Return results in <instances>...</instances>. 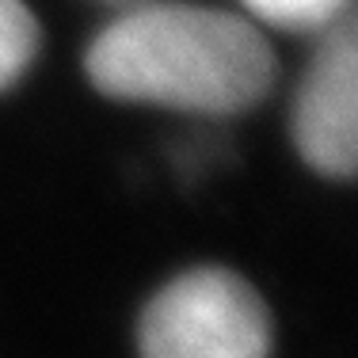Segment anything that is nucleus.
Listing matches in <instances>:
<instances>
[{"label":"nucleus","instance_id":"obj_1","mask_svg":"<svg viewBox=\"0 0 358 358\" xmlns=\"http://www.w3.org/2000/svg\"><path fill=\"white\" fill-rule=\"evenodd\" d=\"M84 65L110 99L199 115H236L275 80L271 46L248 20L194 4H152L115 20Z\"/></svg>","mask_w":358,"mask_h":358},{"label":"nucleus","instance_id":"obj_2","mask_svg":"<svg viewBox=\"0 0 358 358\" xmlns=\"http://www.w3.org/2000/svg\"><path fill=\"white\" fill-rule=\"evenodd\" d=\"M138 343L141 358H267L271 317L241 275L199 267L149 301Z\"/></svg>","mask_w":358,"mask_h":358},{"label":"nucleus","instance_id":"obj_3","mask_svg":"<svg viewBox=\"0 0 358 358\" xmlns=\"http://www.w3.org/2000/svg\"><path fill=\"white\" fill-rule=\"evenodd\" d=\"M294 141L324 176H358V15L324 27L294 99Z\"/></svg>","mask_w":358,"mask_h":358},{"label":"nucleus","instance_id":"obj_4","mask_svg":"<svg viewBox=\"0 0 358 358\" xmlns=\"http://www.w3.org/2000/svg\"><path fill=\"white\" fill-rule=\"evenodd\" d=\"M38 50V23L23 0H0V92L27 73Z\"/></svg>","mask_w":358,"mask_h":358},{"label":"nucleus","instance_id":"obj_5","mask_svg":"<svg viewBox=\"0 0 358 358\" xmlns=\"http://www.w3.org/2000/svg\"><path fill=\"white\" fill-rule=\"evenodd\" d=\"M248 12L263 23L289 31H324L343 20V8L351 0H244Z\"/></svg>","mask_w":358,"mask_h":358}]
</instances>
